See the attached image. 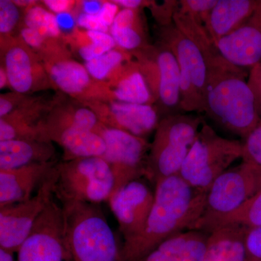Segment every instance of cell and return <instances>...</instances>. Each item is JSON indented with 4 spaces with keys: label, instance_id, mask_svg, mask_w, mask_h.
<instances>
[{
    "label": "cell",
    "instance_id": "1",
    "mask_svg": "<svg viewBox=\"0 0 261 261\" xmlns=\"http://www.w3.org/2000/svg\"><path fill=\"white\" fill-rule=\"evenodd\" d=\"M154 203L145 227L123 245L124 261H143L160 244L193 228L202 216L206 192L190 186L179 174L155 183Z\"/></svg>",
    "mask_w": 261,
    "mask_h": 261
},
{
    "label": "cell",
    "instance_id": "2",
    "mask_svg": "<svg viewBox=\"0 0 261 261\" xmlns=\"http://www.w3.org/2000/svg\"><path fill=\"white\" fill-rule=\"evenodd\" d=\"M204 113L217 126L244 139L260 121L245 69L222 56L207 64Z\"/></svg>",
    "mask_w": 261,
    "mask_h": 261
},
{
    "label": "cell",
    "instance_id": "3",
    "mask_svg": "<svg viewBox=\"0 0 261 261\" xmlns=\"http://www.w3.org/2000/svg\"><path fill=\"white\" fill-rule=\"evenodd\" d=\"M68 261H124L104 213L97 204L62 202Z\"/></svg>",
    "mask_w": 261,
    "mask_h": 261
},
{
    "label": "cell",
    "instance_id": "4",
    "mask_svg": "<svg viewBox=\"0 0 261 261\" xmlns=\"http://www.w3.org/2000/svg\"><path fill=\"white\" fill-rule=\"evenodd\" d=\"M204 123L198 115L183 113L161 118L149 149L146 176L155 184L179 174Z\"/></svg>",
    "mask_w": 261,
    "mask_h": 261
},
{
    "label": "cell",
    "instance_id": "5",
    "mask_svg": "<svg viewBox=\"0 0 261 261\" xmlns=\"http://www.w3.org/2000/svg\"><path fill=\"white\" fill-rule=\"evenodd\" d=\"M241 141L221 137L204 123L182 165L180 176L188 185L206 192L215 180L242 158Z\"/></svg>",
    "mask_w": 261,
    "mask_h": 261
},
{
    "label": "cell",
    "instance_id": "6",
    "mask_svg": "<svg viewBox=\"0 0 261 261\" xmlns=\"http://www.w3.org/2000/svg\"><path fill=\"white\" fill-rule=\"evenodd\" d=\"M115 189L112 170L102 157L62 161L56 168L55 197L62 202H108Z\"/></svg>",
    "mask_w": 261,
    "mask_h": 261
},
{
    "label": "cell",
    "instance_id": "7",
    "mask_svg": "<svg viewBox=\"0 0 261 261\" xmlns=\"http://www.w3.org/2000/svg\"><path fill=\"white\" fill-rule=\"evenodd\" d=\"M132 53L138 63L153 97L160 118L184 113L181 107V86L177 61L163 42L149 44Z\"/></svg>",
    "mask_w": 261,
    "mask_h": 261
},
{
    "label": "cell",
    "instance_id": "8",
    "mask_svg": "<svg viewBox=\"0 0 261 261\" xmlns=\"http://www.w3.org/2000/svg\"><path fill=\"white\" fill-rule=\"evenodd\" d=\"M159 38L160 42L169 47L177 61L182 111L185 113H204L208 75L205 57L173 22L161 25Z\"/></svg>",
    "mask_w": 261,
    "mask_h": 261
},
{
    "label": "cell",
    "instance_id": "9",
    "mask_svg": "<svg viewBox=\"0 0 261 261\" xmlns=\"http://www.w3.org/2000/svg\"><path fill=\"white\" fill-rule=\"evenodd\" d=\"M261 190V173L242 163L226 170L206 192L200 219L192 229L205 231L216 220L238 210Z\"/></svg>",
    "mask_w": 261,
    "mask_h": 261
},
{
    "label": "cell",
    "instance_id": "10",
    "mask_svg": "<svg viewBox=\"0 0 261 261\" xmlns=\"http://www.w3.org/2000/svg\"><path fill=\"white\" fill-rule=\"evenodd\" d=\"M97 133L106 142V152L102 158L112 170L115 179L113 193L129 182L146 176L151 145L147 139L102 123Z\"/></svg>",
    "mask_w": 261,
    "mask_h": 261
},
{
    "label": "cell",
    "instance_id": "11",
    "mask_svg": "<svg viewBox=\"0 0 261 261\" xmlns=\"http://www.w3.org/2000/svg\"><path fill=\"white\" fill-rule=\"evenodd\" d=\"M1 65L8 75L12 91L32 95L56 89L41 58L19 36L0 37Z\"/></svg>",
    "mask_w": 261,
    "mask_h": 261
},
{
    "label": "cell",
    "instance_id": "12",
    "mask_svg": "<svg viewBox=\"0 0 261 261\" xmlns=\"http://www.w3.org/2000/svg\"><path fill=\"white\" fill-rule=\"evenodd\" d=\"M16 261H68L63 207L53 197L17 252Z\"/></svg>",
    "mask_w": 261,
    "mask_h": 261
},
{
    "label": "cell",
    "instance_id": "13",
    "mask_svg": "<svg viewBox=\"0 0 261 261\" xmlns=\"http://www.w3.org/2000/svg\"><path fill=\"white\" fill-rule=\"evenodd\" d=\"M56 168L32 198L0 207V248L18 252L38 218L55 197Z\"/></svg>",
    "mask_w": 261,
    "mask_h": 261
},
{
    "label": "cell",
    "instance_id": "14",
    "mask_svg": "<svg viewBox=\"0 0 261 261\" xmlns=\"http://www.w3.org/2000/svg\"><path fill=\"white\" fill-rule=\"evenodd\" d=\"M56 90L82 104L113 100L106 82H98L89 74L84 64L69 58L43 62Z\"/></svg>",
    "mask_w": 261,
    "mask_h": 261
},
{
    "label": "cell",
    "instance_id": "15",
    "mask_svg": "<svg viewBox=\"0 0 261 261\" xmlns=\"http://www.w3.org/2000/svg\"><path fill=\"white\" fill-rule=\"evenodd\" d=\"M154 192L139 179L127 184L108 200L124 243L138 237L145 227L154 203Z\"/></svg>",
    "mask_w": 261,
    "mask_h": 261
},
{
    "label": "cell",
    "instance_id": "16",
    "mask_svg": "<svg viewBox=\"0 0 261 261\" xmlns=\"http://www.w3.org/2000/svg\"><path fill=\"white\" fill-rule=\"evenodd\" d=\"M105 126L124 130L137 137H146L155 130L160 116L150 105L132 104L111 100L86 103Z\"/></svg>",
    "mask_w": 261,
    "mask_h": 261
},
{
    "label": "cell",
    "instance_id": "17",
    "mask_svg": "<svg viewBox=\"0 0 261 261\" xmlns=\"http://www.w3.org/2000/svg\"><path fill=\"white\" fill-rule=\"evenodd\" d=\"M221 56L238 68L261 63V0L253 14L240 28L214 43Z\"/></svg>",
    "mask_w": 261,
    "mask_h": 261
},
{
    "label": "cell",
    "instance_id": "18",
    "mask_svg": "<svg viewBox=\"0 0 261 261\" xmlns=\"http://www.w3.org/2000/svg\"><path fill=\"white\" fill-rule=\"evenodd\" d=\"M56 161L0 170V207L28 200L56 169Z\"/></svg>",
    "mask_w": 261,
    "mask_h": 261
},
{
    "label": "cell",
    "instance_id": "19",
    "mask_svg": "<svg viewBox=\"0 0 261 261\" xmlns=\"http://www.w3.org/2000/svg\"><path fill=\"white\" fill-rule=\"evenodd\" d=\"M101 124L91 108L78 101L65 100L61 97H56L50 111L41 123L43 134L47 140L49 134L65 128H82L97 133Z\"/></svg>",
    "mask_w": 261,
    "mask_h": 261
},
{
    "label": "cell",
    "instance_id": "20",
    "mask_svg": "<svg viewBox=\"0 0 261 261\" xmlns=\"http://www.w3.org/2000/svg\"><path fill=\"white\" fill-rule=\"evenodd\" d=\"M258 0H218L205 24L214 43L240 28L252 16Z\"/></svg>",
    "mask_w": 261,
    "mask_h": 261
},
{
    "label": "cell",
    "instance_id": "21",
    "mask_svg": "<svg viewBox=\"0 0 261 261\" xmlns=\"http://www.w3.org/2000/svg\"><path fill=\"white\" fill-rule=\"evenodd\" d=\"M208 237L200 230L181 231L160 244L144 261H203Z\"/></svg>",
    "mask_w": 261,
    "mask_h": 261
},
{
    "label": "cell",
    "instance_id": "22",
    "mask_svg": "<svg viewBox=\"0 0 261 261\" xmlns=\"http://www.w3.org/2000/svg\"><path fill=\"white\" fill-rule=\"evenodd\" d=\"M106 83L113 100L132 104L154 105L150 89L135 60L123 63Z\"/></svg>",
    "mask_w": 261,
    "mask_h": 261
},
{
    "label": "cell",
    "instance_id": "23",
    "mask_svg": "<svg viewBox=\"0 0 261 261\" xmlns=\"http://www.w3.org/2000/svg\"><path fill=\"white\" fill-rule=\"evenodd\" d=\"M53 142L44 140H15L0 142V170L13 169L35 163L55 161Z\"/></svg>",
    "mask_w": 261,
    "mask_h": 261
},
{
    "label": "cell",
    "instance_id": "24",
    "mask_svg": "<svg viewBox=\"0 0 261 261\" xmlns=\"http://www.w3.org/2000/svg\"><path fill=\"white\" fill-rule=\"evenodd\" d=\"M47 139L61 146L63 161L85 158L102 157L106 152V142L93 130L70 128L53 132Z\"/></svg>",
    "mask_w": 261,
    "mask_h": 261
},
{
    "label": "cell",
    "instance_id": "25",
    "mask_svg": "<svg viewBox=\"0 0 261 261\" xmlns=\"http://www.w3.org/2000/svg\"><path fill=\"white\" fill-rule=\"evenodd\" d=\"M247 230L238 225H228L211 231L203 261H247Z\"/></svg>",
    "mask_w": 261,
    "mask_h": 261
},
{
    "label": "cell",
    "instance_id": "26",
    "mask_svg": "<svg viewBox=\"0 0 261 261\" xmlns=\"http://www.w3.org/2000/svg\"><path fill=\"white\" fill-rule=\"evenodd\" d=\"M109 33L117 47L128 53L140 50L150 44L141 10L121 8Z\"/></svg>",
    "mask_w": 261,
    "mask_h": 261
},
{
    "label": "cell",
    "instance_id": "27",
    "mask_svg": "<svg viewBox=\"0 0 261 261\" xmlns=\"http://www.w3.org/2000/svg\"><path fill=\"white\" fill-rule=\"evenodd\" d=\"M65 44L87 63L117 47L110 33L92 32L77 28L64 37Z\"/></svg>",
    "mask_w": 261,
    "mask_h": 261
},
{
    "label": "cell",
    "instance_id": "28",
    "mask_svg": "<svg viewBox=\"0 0 261 261\" xmlns=\"http://www.w3.org/2000/svg\"><path fill=\"white\" fill-rule=\"evenodd\" d=\"M228 225H238L247 228L261 226V190L238 210L213 222L205 232L211 233L216 228Z\"/></svg>",
    "mask_w": 261,
    "mask_h": 261
},
{
    "label": "cell",
    "instance_id": "29",
    "mask_svg": "<svg viewBox=\"0 0 261 261\" xmlns=\"http://www.w3.org/2000/svg\"><path fill=\"white\" fill-rule=\"evenodd\" d=\"M23 25L36 31L49 39L64 40L58 23L56 14L44 7L42 3H37L24 10Z\"/></svg>",
    "mask_w": 261,
    "mask_h": 261
},
{
    "label": "cell",
    "instance_id": "30",
    "mask_svg": "<svg viewBox=\"0 0 261 261\" xmlns=\"http://www.w3.org/2000/svg\"><path fill=\"white\" fill-rule=\"evenodd\" d=\"M132 59V53L116 47L102 56L84 63V66L94 80L106 82L121 65Z\"/></svg>",
    "mask_w": 261,
    "mask_h": 261
},
{
    "label": "cell",
    "instance_id": "31",
    "mask_svg": "<svg viewBox=\"0 0 261 261\" xmlns=\"http://www.w3.org/2000/svg\"><path fill=\"white\" fill-rule=\"evenodd\" d=\"M24 10L12 0H0V37L15 36L23 25Z\"/></svg>",
    "mask_w": 261,
    "mask_h": 261
},
{
    "label": "cell",
    "instance_id": "32",
    "mask_svg": "<svg viewBox=\"0 0 261 261\" xmlns=\"http://www.w3.org/2000/svg\"><path fill=\"white\" fill-rule=\"evenodd\" d=\"M242 142L243 162L261 173V119Z\"/></svg>",
    "mask_w": 261,
    "mask_h": 261
},
{
    "label": "cell",
    "instance_id": "33",
    "mask_svg": "<svg viewBox=\"0 0 261 261\" xmlns=\"http://www.w3.org/2000/svg\"><path fill=\"white\" fill-rule=\"evenodd\" d=\"M217 3L218 0H181L178 10L204 25Z\"/></svg>",
    "mask_w": 261,
    "mask_h": 261
},
{
    "label": "cell",
    "instance_id": "34",
    "mask_svg": "<svg viewBox=\"0 0 261 261\" xmlns=\"http://www.w3.org/2000/svg\"><path fill=\"white\" fill-rule=\"evenodd\" d=\"M245 245L247 261H261V226L247 228Z\"/></svg>",
    "mask_w": 261,
    "mask_h": 261
},
{
    "label": "cell",
    "instance_id": "35",
    "mask_svg": "<svg viewBox=\"0 0 261 261\" xmlns=\"http://www.w3.org/2000/svg\"><path fill=\"white\" fill-rule=\"evenodd\" d=\"M31 95L11 91L0 95V118H3L20 107Z\"/></svg>",
    "mask_w": 261,
    "mask_h": 261
},
{
    "label": "cell",
    "instance_id": "36",
    "mask_svg": "<svg viewBox=\"0 0 261 261\" xmlns=\"http://www.w3.org/2000/svg\"><path fill=\"white\" fill-rule=\"evenodd\" d=\"M76 19L77 27L84 30L109 33L110 28L103 23L98 15H90L73 12Z\"/></svg>",
    "mask_w": 261,
    "mask_h": 261
},
{
    "label": "cell",
    "instance_id": "37",
    "mask_svg": "<svg viewBox=\"0 0 261 261\" xmlns=\"http://www.w3.org/2000/svg\"><path fill=\"white\" fill-rule=\"evenodd\" d=\"M247 83L253 93L257 113L261 119V63L250 70Z\"/></svg>",
    "mask_w": 261,
    "mask_h": 261
},
{
    "label": "cell",
    "instance_id": "38",
    "mask_svg": "<svg viewBox=\"0 0 261 261\" xmlns=\"http://www.w3.org/2000/svg\"><path fill=\"white\" fill-rule=\"evenodd\" d=\"M57 23L63 37H67L74 32L78 28L76 19L73 12H66L56 15Z\"/></svg>",
    "mask_w": 261,
    "mask_h": 261
},
{
    "label": "cell",
    "instance_id": "39",
    "mask_svg": "<svg viewBox=\"0 0 261 261\" xmlns=\"http://www.w3.org/2000/svg\"><path fill=\"white\" fill-rule=\"evenodd\" d=\"M43 5L54 14L74 11L77 1L72 0H44Z\"/></svg>",
    "mask_w": 261,
    "mask_h": 261
},
{
    "label": "cell",
    "instance_id": "40",
    "mask_svg": "<svg viewBox=\"0 0 261 261\" xmlns=\"http://www.w3.org/2000/svg\"><path fill=\"white\" fill-rule=\"evenodd\" d=\"M120 8H121L113 1H104L102 9L98 14V17L100 18L105 25L111 28L117 15L121 10Z\"/></svg>",
    "mask_w": 261,
    "mask_h": 261
},
{
    "label": "cell",
    "instance_id": "41",
    "mask_svg": "<svg viewBox=\"0 0 261 261\" xmlns=\"http://www.w3.org/2000/svg\"><path fill=\"white\" fill-rule=\"evenodd\" d=\"M103 2L99 0H83L77 1L74 11L83 13L90 15H98L103 5Z\"/></svg>",
    "mask_w": 261,
    "mask_h": 261
},
{
    "label": "cell",
    "instance_id": "42",
    "mask_svg": "<svg viewBox=\"0 0 261 261\" xmlns=\"http://www.w3.org/2000/svg\"><path fill=\"white\" fill-rule=\"evenodd\" d=\"M115 3L120 8L125 9L142 10L145 7H150L154 2L142 1V0H114Z\"/></svg>",
    "mask_w": 261,
    "mask_h": 261
},
{
    "label": "cell",
    "instance_id": "43",
    "mask_svg": "<svg viewBox=\"0 0 261 261\" xmlns=\"http://www.w3.org/2000/svg\"><path fill=\"white\" fill-rule=\"evenodd\" d=\"M7 86L9 87L8 75H7L6 70H5L4 67L1 65L0 66V89H4Z\"/></svg>",
    "mask_w": 261,
    "mask_h": 261
},
{
    "label": "cell",
    "instance_id": "44",
    "mask_svg": "<svg viewBox=\"0 0 261 261\" xmlns=\"http://www.w3.org/2000/svg\"><path fill=\"white\" fill-rule=\"evenodd\" d=\"M14 252L0 248V261H16L13 256Z\"/></svg>",
    "mask_w": 261,
    "mask_h": 261
},
{
    "label": "cell",
    "instance_id": "45",
    "mask_svg": "<svg viewBox=\"0 0 261 261\" xmlns=\"http://www.w3.org/2000/svg\"><path fill=\"white\" fill-rule=\"evenodd\" d=\"M14 3L22 9L25 10L32 5L37 4V2L32 1V0H14Z\"/></svg>",
    "mask_w": 261,
    "mask_h": 261
}]
</instances>
